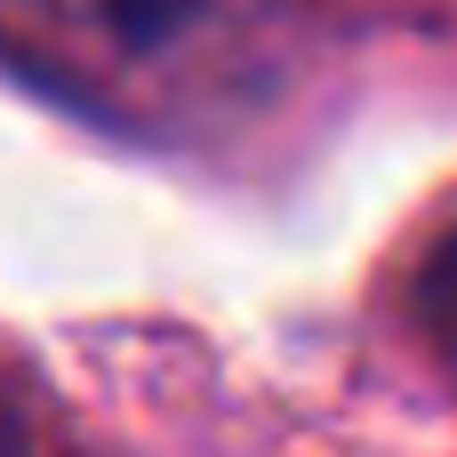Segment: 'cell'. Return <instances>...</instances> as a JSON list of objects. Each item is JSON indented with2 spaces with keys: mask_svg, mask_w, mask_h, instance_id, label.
Here are the masks:
<instances>
[{
  "mask_svg": "<svg viewBox=\"0 0 457 457\" xmlns=\"http://www.w3.org/2000/svg\"><path fill=\"white\" fill-rule=\"evenodd\" d=\"M410 313H418L426 345L457 370V209L434 225V241L418 249V273H410Z\"/></svg>",
  "mask_w": 457,
  "mask_h": 457,
  "instance_id": "2",
  "label": "cell"
},
{
  "mask_svg": "<svg viewBox=\"0 0 457 457\" xmlns=\"http://www.w3.org/2000/svg\"><path fill=\"white\" fill-rule=\"evenodd\" d=\"M313 0H0V64L64 112L201 145L289 96Z\"/></svg>",
  "mask_w": 457,
  "mask_h": 457,
  "instance_id": "1",
  "label": "cell"
},
{
  "mask_svg": "<svg viewBox=\"0 0 457 457\" xmlns=\"http://www.w3.org/2000/svg\"><path fill=\"white\" fill-rule=\"evenodd\" d=\"M0 457H56L48 442H40V434H32V418H24L8 394H0Z\"/></svg>",
  "mask_w": 457,
  "mask_h": 457,
  "instance_id": "3",
  "label": "cell"
}]
</instances>
